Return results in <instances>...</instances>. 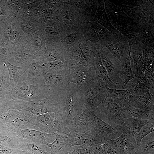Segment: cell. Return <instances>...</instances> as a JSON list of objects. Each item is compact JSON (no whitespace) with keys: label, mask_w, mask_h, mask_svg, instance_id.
Returning a JSON list of instances; mask_svg holds the SVG:
<instances>
[{"label":"cell","mask_w":154,"mask_h":154,"mask_svg":"<svg viewBox=\"0 0 154 154\" xmlns=\"http://www.w3.org/2000/svg\"><path fill=\"white\" fill-rule=\"evenodd\" d=\"M104 1L105 11L112 25L126 38L131 45L142 35L147 24L131 19L112 1Z\"/></svg>","instance_id":"1"},{"label":"cell","mask_w":154,"mask_h":154,"mask_svg":"<svg viewBox=\"0 0 154 154\" xmlns=\"http://www.w3.org/2000/svg\"><path fill=\"white\" fill-rule=\"evenodd\" d=\"M128 17L137 22L154 25V4L149 0L112 1Z\"/></svg>","instance_id":"2"},{"label":"cell","mask_w":154,"mask_h":154,"mask_svg":"<svg viewBox=\"0 0 154 154\" xmlns=\"http://www.w3.org/2000/svg\"><path fill=\"white\" fill-rule=\"evenodd\" d=\"M6 106L10 109L19 111H28L34 115H39L49 112L58 113L59 103L56 93L41 100L30 101L15 100L9 103Z\"/></svg>","instance_id":"3"},{"label":"cell","mask_w":154,"mask_h":154,"mask_svg":"<svg viewBox=\"0 0 154 154\" xmlns=\"http://www.w3.org/2000/svg\"><path fill=\"white\" fill-rule=\"evenodd\" d=\"M50 96L38 85L33 86L27 83L23 74L16 86L9 93L0 98V102L5 106L17 100L30 101L43 99Z\"/></svg>","instance_id":"4"},{"label":"cell","mask_w":154,"mask_h":154,"mask_svg":"<svg viewBox=\"0 0 154 154\" xmlns=\"http://www.w3.org/2000/svg\"><path fill=\"white\" fill-rule=\"evenodd\" d=\"M77 92L76 85L70 83L57 92L59 103L58 113L67 126L76 115L80 104Z\"/></svg>","instance_id":"5"},{"label":"cell","mask_w":154,"mask_h":154,"mask_svg":"<svg viewBox=\"0 0 154 154\" xmlns=\"http://www.w3.org/2000/svg\"><path fill=\"white\" fill-rule=\"evenodd\" d=\"M77 94L80 103L93 111L107 96L106 88L101 86L95 78L80 87Z\"/></svg>","instance_id":"6"},{"label":"cell","mask_w":154,"mask_h":154,"mask_svg":"<svg viewBox=\"0 0 154 154\" xmlns=\"http://www.w3.org/2000/svg\"><path fill=\"white\" fill-rule=\"evenodd\" d=\"M34 116L36 122V130L48 133H61L67 135L70 133V131L58 113L49 112Z\"/></svg>","instance_id":"7"},{"label":"cell","mask_w":154,"mask_h":154,"mask_svg":"<svg viewBox=\"0 0 154 154\" xmlns=\"http://www.w3.org/2000/svg\"><path fill=\"white\" fill-rule=\"evenodd\" d=\"M93 112L96 116L109 124L117 127L124 126V120L121 116L119 106L107 95Z\"/></svg>","instance_id":"8"},{"label":"cell","mask_w":154,"mask_h":154,"mask_svg":"<svg viewBox=\"0 0 154 154\" xmlns=\"http://www.w3.org/2000/svg\"><path fill=\"white\" fill-rule=\"evenodd\" d=\"M99 48H107L113 56L124 65L130 50L129 42L126 38L120 33L111 38L102 40L97 43Z\"/></svg>","instance_id":"9"},{"label":"cell","mask_w":154,"mask_h":154,"mask_svg":"<svg viewBox=\"0 0 154 154\" xmlns=\"http://www.w3.org/2000/svg\"><path fill=\"white\" fill-rule=\"evenodd\" d=\"M93 111L80 104L77 112L67 126L70 131L78 133H85L94 126Z\"/></svg>","instance_id":"10"},{"label":"cell","mask_w":154,"mask_h":154,"mask_svg":"<svg viewBox=\"0 0 154 154\" xmlns=\"http://www.w3.org/2000/svg\"><path fill=\"white\" fill-rule=\"evenodd\" d=\"M108 135L100 129L94 127L83 133H78L70 131L67 135L69 147L75 145L90 147L102 143Z\"/></svg>","instance_id":"11"},{"label":"cell","mask_w":154,"mask_h":154,"mask_svg":"<svg viewBox=\"0 0 154 154\" xmlns=\"http://www.w3.org/2000/svg\"><path fill=\"white\" fill-rule=\"evenodd\" d=\"M124 127L123 133L119 137L111 139L108 136L102 143L108 145L119 154H134L137 151L139 146L134 137Z\"/></svg>","instance_id":"12"},{"label":"cell","mask_w":154,"mask_h":154,"mask_svg":"<svg viewBox=\"0 0 154 154\" xmlns=\"http://www.w3.org/2000/svg\"><path fill=\"white\" fill-rule=\"evenodd\" d=\"M81 27L85 39L96 45L100 40L110 39L114 36L106 28L94 21L86 22Z\"/></svg>","instance_id":"13"},{"label":"cell","mask_w":154,"mask_h":154,"mask_svg":"<svg viewBox=\"0 0 154 154\" xmlns=\"http://www.w3.org/2000/svg\"><path fill=\"white\" fill-rule=\"evenodd\" d=\"M69 76L48 72L38 85L49 96L64 88L68 84Z\"/></svg>","instance_id":"14"},{"label":"cell","mask_w":154,"mask_h":154,"mask_svg":"<svg viewBox=\"0 0 154 154\" xmlns=\"http://www.w3.org/2000/svg\"><path fill=\"white\" fill-rule=\"evenodd\" d=\"M102 63L112 81L115 84L118 82L120 72L123 65L105 47L99 49Z\"/></svg>","instance_id":"15"},{"label":"cell","mask_w":154,"mask_h":154,"mask_svg":"<svg viewBox=\"0 0 154 154\" xmlns=\"http://www.w3.org/2000/svg\"><path fill=\"white\" fill-rule=\"evenodd\" d=\"M45 62L44 59L35 58L24 74L27 83L33 86L41 83L44 76L48 73Z\"/></svg>","instance_id":"16"},{"label":"cell","mask_w":154,"mask_h":154,"mask_svg":"<svg viewBox=\"0 0 154 154\" xmlns=\"http://www.w3.org/2000/svg\"><path fill=\"white\" fill-rule=\"evenodd\" d=\"M7 129L18 139H25L32 141L43 143L46 141L52 142L56 139L54 133H44L31 129Z\"/></svg>","instance_id":"17"},{"label":"cell","mask_w":154,"mask_h":154,"mask_svg":"<svg viewBox=\"0 0 154 154\" xmlns=\"http://www.w3.org/2000/svg\"><path fill=\"white\" fill-rule=\"evenodd\" d=\"M95 76L93 66L86 67L78 65L69 76V83L75 84L78 90L82 86L94 80Z\"/></svg>","instance_id":"18"},{"label":"cell","mask_w":154,"mask_h":154,"mask_svg":"<svg viewBox=\"0 0 154 154\" xmlns=\"http://www.w3.org/2000/svg\"><path fill=\"white\" fill-rule=\"evenodd\" d=\"M27 38L16 18H14L12 23L9 39L6 45L9 51L14 52L21 48L25 47L27 43Z\"/></svg>","instance_id":"19"},{"label":"cell","mask_w":154,"mask_h":154,"mask_svg":"<svg viewBox=\"0 0 154 154\" xmlns=\"http://www.w3.org/2000/svg\"><path fill=\"white\" fill-rule=\"evenodd\" d=\"M25 47L33 53L35 58L44 59L46 50V41L39 30L27 37Z\"/></svg>","instance_id":"20"},{"label":"cell","mask_w":154,"mask_h":154,"mask_svg":"<svg viewBox=\"0 0 154 154\" xmlns=\"http://www.w3.org/2000/svg\"><path fill=\"white\" fill-rule=\"evenodd\" d=\"M60 14L61 22L67 29L74 27H80L86 22L83 19L79 13L69 4L64 3Z\"/></svg>","instance_id":"21"},{"label":"cell","mask_w":154,"mask_h":154,"mask_svg":"<svg viewBox=\"0 0 154 154\" xmlns=\"http://www.w3.org/2000/svg\"><path fill=\"white\" fill-rule=\"evenodd\" d=\"M143 44L141 77L145 76H154V41H145Z\"/></svg>","instance_id":"22"},{"label":"cell","mask_w":154,"mask_h":154,"mask_svg":"<svg viewBox=\"0 0 154 154\" xmlns=\"http://www.w3.org/2000/svg\"><path fill=\"white\" fill-rule=\"evenodd\" d=\"M36 126L34 115L29 112L23 111H20L18 116L13 120L2 126L8 129L36 130Z\"/></svg>","instance_id":"23"},{"label":"cell","mask_w":154,"mask_h":154,"mask_svg":"<svg viewBox=\"0 0 154 154\" xmlns=\"http://www.w3.org/2000/svg\"><path fill=\"white\" fill-rule=\"evenodd\" d=\"M95 72V79L102 87L114 88L116 84L110 78L101 61L99 48L93 65Z\"/></svg>","instance_id":"24"},{"label":"cell","mask_w":154,"mask_h":154,"mask_svg":"<svg viewBox=\"0 0 154 154\" xmlns=\"http://www.w3.org/2000/svg\"><path fill=\"white\" fill-rule=\"evenodd\" d=\"M35 58L33 53L25 47H23L14 52H10L7 59L11 64L19 67L28 66Z\"/></svg>","instance_id":"25"},{"label":"cell","mask_w":154,"mask_h":154,"mask_svg":"<svg viewBox=\"0 0 154 154\" xmlns=\"http://www.w3.org/2000/svg\"><path fill=\"white\" fill-rule=\"evenodd\" d=\"M66 51L61 41H46L44 60L48 62L64 60Z\"/></svg>","instance_id":"26"},{"label":"cell","mask_w":154,"mask_h":154,"mask_svg":"<svg viewBox=\"0 0 154 154\" xmlns=\"http://www.w3.org/2000/svg\"><path fill=\"white\" fill-rule=\"evenodd\" d=\"M153 92L149 89L147 93L140 95H130L128 99V104L133 107L143 110L154 111V97Z\"/></svg>","instance_id":"27"},{"label":"cell","mask_w":154,"mask_h":154,"mask_svg":"<svg viewBox=\"0 0 154 154\" xmlns=\"http://www.w3.org/2000/svg\"><path fill=\"white\" fill-rule=\"evenodd\" d=\"M67 29L63 25L50 26L41 24L39 31L46 41H62L66 35Z\"/></svg>","instance_id":"28"},{"label":"cell","mask_w":154,"mask_h":154,"mask_svg":"<svg viewBox=\"0 0 154 154\" xmlns=\"http://www.w3.org/2000/svg\"><path fill=\"white\" fill-rule=\"evenodd\" d=\"M143 46V43L137 40L129 46L133 66V73L134 76L139 78L142 75Z\"/></svg>","instance_id":"29"},{"label":"cell","mask_w":154,"mask_h":154,"mask_svg":"<svg viewBox=\"0 0 154 154\" xmlns=\"http://www.w3.org/2000/svg\"><path fill=\"white\" fill-rule=\"evenodd\" d=\"M86 40L84 37L74 45L66 50L64 60L71 73L78 64Z\"/></svg>","instance_id":"30"},{"label":"cell","mask_w":154,"mask_h":154,"mask_svg":"<svg viewBox=\"0 0 154 154\" xmlns=\"http://www.w3.org/2000/svg\"><path fill=\"white\" fill-rule=\"evenodd\" d=\"M119 107L120 115L123 119L131 117L143 119L154 118V111L143 110L129 104Z\"/></svg>","instance_id":"31"},{"label":"cell","mask_w":154,"mask_h":154,"mask_svg":"<svg viewBox=\"0 0 154 154\" xmlns=\"http://www.w3.org/2000/svg\"><path fill=\"white\" fill-rule=\"evenodd\" d=\"M20 149L23 154H50V149L43 143L26 139H19Z\"/></svg>","instance_id":"32"},{"label":"cell","mask_w":154,"mask_h":154,"mask_svg":"<svg viewBox=\"0 0 154 154\" xmlns=\"http://www.w3.org/2000/svg\"><path fill=\"white\" fill-rule=\"evenodd\" d=\"M55 140L51 143L46 141L44 143L50 149V154H68V146L67 135L65 134L54 133Z\"/></svg>","instance_id":"33"},{"label":"cell","mask_w":154,"mask_h":154,"mask_svg":"<svg viewBox=\"0 0 154 154\" xmlns=\"http://www.w3.org/2000/svg\"><path fill=\"white\" fill-rule=\"evenodd\" d=\"M91 21H94L104 27L114 36H117L120 33L111 23L105 11L104 0H98L97 11Z\"/></svg>","instance_id":"34"},{"label":"cell","mask_w":154,"mask_h":154,"mask_svg":"<svg viewBox=\"0 0 154 154\" xmlns=\"http://www.w3.org/2000/svg\"><path fill=\"white\" fill-rule=\"evenodd\" d=\"M98 49L97 45L90 41L86 40L78 65L86 67L92 66Z\"/></svg>","instance_id":"35"},{"label":"cell","mask_w":154,"mask_h":154,"mask_svg":"<svg viewBox=\"0 0 154 154\" xmlns=\"http://www.w3.org/2000/svg\"><path fill=\"white\" fill-rule=\"evenodd\" d=\"M123 120L125 127L133 137L136 133L139 132L143 127L147 126L154 127V118L143 119L131 117Z\"/></svg>","instance_id":"36"},{"label":"cell","mask_w":154,"mask_h":154,"mask_svg":"<svg viewBox=\"0 0 154 154\" xmlns=\"http://www.w3.org/2000/svg\"><path fill=\"white\" fill-rule=\"evenodd\" d=\"M94 127L104 132L111 139H115L119 137L124 130V126L120 127L113 126L106 123L95 115L94 117Z\"/></svg>","instance_id":"37"},{"label":"cell","mask_w":154,"mask_h":154,"mask_svg":"<svg viewBox=\"0 0 154 154\" xmlns=\"http://www.w3.org/2000/svg\"><path fill=\"white\" fill-rule=\"evenodd\" d=\"M131 57L129 50L128 57L125 60L124 65L120 74L119 81L116 84V88L119 90H125L127 83L134 77L131 67Z\"/></svg>","instance_id":"38"},{"label":"cell","mask_w":154,"mask_h":154,"mask_svg":"<svg viewBox=\"0 0 154 154\" xmlns=\"http://www.w3.org/2000/svg\"><path fill=\"white\" fill-rule=\"evenodd\" d=\"M16 18L21 28L27 36L31 35L39 30L40 24L31 16H24Z\"/></svg>","instance_id":"39"},{"label":"cell","mask_w":154,"mask_h":154,"mask_svg":"<svg viewBox=\"0 0 154 154\" xmlns=\"http://www.w3.org/2000/svg\"><path fill=\"white\" fill-rule=\"evenodd\" d=\"M82 25L80 27H74L67 29L66 36L61 41L66 50L69 49L84 37Z\"/></svg>","instance_id":"40"},{"label":"cell","mask_w":154,"mask_h":154,"mask_svg":"<svg viewBox=\"0 0 154 154\" xmlns=\"http://www.w3.org/2000/svg\"><path fill=\"white\" fill-rule=\"evenodd\" d=\"M9 9V16L13 19L25 16L26 0H4Z\"/></svg>","instance_id":"41"},{"label":"cell","mask_w":154,"mask_h":154,"mask_svg":"<svg viewBox=\"0 0 154 154\" xmlns=\"http://www.w3.org/2000/svg\"><path fill=\"white\" fill-rule=\"evenodd\" d=\"M3 61L8 70L10 78V88L12 89L16 86L20 78L26 71L28 66H17L11 64L5 59L3 60Z\"/></svg>","instance_id":"42"},{"label":"cell","mask_w":154,"mask_h":154,"mask_svg":"<svg viewBox=\"0 0 154 154\" xmlns=\"http://www.w3.org/2000/svg\"><path fill=\"white\" fill-rule=\"evenodd\" d=\"M13 19L9 16L0 17V40L5 46L9 41Z\"/></svg>","instance_id":"43"},{"label":"cell","mask_w":154,"mask_h":154,"mask_svg":"<svg viewBox=\"0 0 154 154\" xmlns=\"http://www.w3.org/2000/svg\"><path fill=\"white\" fill-rule=\"evenodd\" d=\"M0 145L20 149L19 139L8 129L0 126Z\"/></svg>","instance_id":"44"},{"label":"cell","mask_w":154,"mask_h":154,"mask_svg":"<svg viewBox=\"0 0 154 154\" xmlns=\"http://www.w3.org/2000/svg\"><path fill=\"white\" fill-rule=\"evenodd\" d=\"M115 84L114 88H106L107 96L114 100L119 106L129 104L128 99L130 95L127 90L117 89L116 84Z\"/></svg>","instance_id":"45"},{"label":"cell","mask_w":154,"mask_h":154,"mask_svg":"<svg viewBox=\"0 0 154 154\" xmlns=\"http://www.w3.org/2000/svg\"><path fill=\"white\" fill-rule=\"evenodd\" d=\"M149 89H150L139 78L134 76L127 83L125 88L130 95L137 96L147 93Z\"/></svg>","instance_id":"46"},{"label":"cell","mask_w":154,"mask_h":154,"mask_svg":"<svg viewBox=\"0 0 154 154\" xmlns=\"http://www.w3.org/2000/svg\"><path fill=\"white\" fill-rule=\"evenodd\" d=\"M45 66L48 72L69 76L71 72L64 60L45 62Z\"/></svg>","instance_id":"47"},{"label":"cell","mask_w":154,"mask_h":154,"mask_svg":"<svg viewBox=\"0 0 154 154\" xmlns=\"http://www.w3.org/2000/svg\"><path fill=\"white\" fill-rule=\"evenodd\" d=\"M98 0H84L83 12L81 15L85 22L91 21L97 11Z\"/></svg>","instance_id":"48"},{"label":"cell","mask_w":154,"mask_h":154,"mask_svg":"<svg viewBox=\"0 0 154 154\" xmlns=\"http://www.w3.org/2000/svg\"><path fill=\"white\" fill-rule=\"evenodd\" d=\"M137 152L139 154H154V132L150 133L142 140Z\"/></svg>","instance_id":"49"},{"label":"cell","mask_w":154,"mask_h":154,"mask_svg":"<svg viewBox=\"0 0 154 154\" xmlns=\"http://www.w3.org/2000/svg\"><path fill=\"white\" fill-rule=\"evenodd\" d=\"M19 112L10 109L0 102V126H3L12 121L17 117Z\"/></svg>","instance_id":"50"},{"label":"cell","mask_w":154,"mask_h":154,"mask_svg":"<svg viewBox=\"0 0 154 154\" xmlns=\"http://www.w3.org/2000/svg\"><path fill=\"white\" fill-rule=\"evenodd\" d=\"M54 10L46 3L45 0H41L40 4L31 16L41 25L43 23L45 17Z\"/></svg>","instance_id":"51"},{"label":"cell","mask_w":154,"mask_h":154,"mask_svg":"<svg viewBox=\"0 0 154 154\" xmlns=\"http://www.w3.org/2000/svg\"><path fill=\"white\" fill-rule=\"evenodd\" d=\"M11 90L9 76L7 67L0 74V98L7 95Z\"/></svg>","instance_id":"52"},{"label":"cell","mask_w":154,"mask_h":154,"mask_svg":"<svg viewBox=\"0 0 154 154\" xmlns=\"http://www.w3.org/2000/svg\"><path fill=\"white\" fill-rule=\"evenodd\" d=\"M154 131V128L145 126L142 127L138 133H136L133 137L138 146L140 145L141 141L143 138Z\"/></svg>","instance_id":"53"},{"label":"cell","mask_w":154,"mask_h":154,"mask_svg":"<svg viewBox=\"0 0 154 154\" xmlns=\"http://www.w3.org/2000/svg\"><path fill=\"white\" fill-rule=\"evenodd\" d=\"M68 154H91L89 147L75 145L70 147Z\"/></svg>","instance_id":"54"},{"label":"cell","mask_w":154,"mask_h":154,"mask_svg":"<svg viewBox=\"0 0 154 154\" xmlns=\"http://www.w3.org/2000/svg\"><path fill=\"white\" fill-rule=\"evenodd\" d=\"M64 2L65 4L72 5L80 15L82 14L84 8V0H67L66 1Z\"/></svg>","instance_id":"55"},{"label":"cell","mask_w":154,"mask_h":154,"mask_svg":"<svg viewBox=\"0 0 154 154\" xmlns=\"http://www.w3.org/2000/svg\"><path fill=\"white\" fill-rule=\"evenodd\" d=\"M45 0L46 3L54 10L60 12L63 8L64 3L62 0Z\"/></svg>","instance_id":"56"},{"label":"cell","mask_w":154,"mask_h":154,"mask_svg":"<svg viewBox=\"0 0 154 154\" xmlns=\"http://www.w3.org/2000/svg\"><path fill=\"white\" fill-rule=\"evenodd\" d=\"M0 154H23L20 149L12 148L0 145Z\"/></svg>","instance_id":"57"},{"label":"cell","mask_w":154,"mask_h":154,"mask_svg":"<svg viewBox=\"0 0 154 154\" xmlns=\"http://www.w3.org/2000/svg\"><path fill=\"white\" fill-rule=\"evenodd\" d=\"M89 147L91 154H105L101 143L94 144Z\"/></svg>","instance_id":"58"},{"label":"cell","mask_w":154,"mask_h":154,"mask_svg":"<svg viewBox=\"0 0 154 154\" xmlns=\"http://www.w3.org/2000/svg\"><path fill=\"white\" fill-rule=\"evenodd\" d=\"M10 53L6 46L0 45V62L4 59L7 60Z\"/></svg>","instance_id":"59"},{"label":"cell","mask_w":154,"mask_h":154,"mask_svg":"<svg viewBox=\"0 0 154 154\" xmlns=\"http://www.w3.org/2000/svg\"><path fill=\"white\" fill-rule=\"evenodd\" d=\"M9 15L8 8L4 0H0V17L4 15L9 16Z\"/></svg>","instance_id":"60"},{"label":"cell","mask_w":154,"mask_h":154,"mask_svg":"<svg viewBox=\"0 0 154 154\" xmlns=\"http://www.w3.org/2000/svg\"><path fill=\"white\" fill-rule=\"evenodd\" d=\"M103 148L105 154H119L115 150L106 144L102 143Z\"/></svg>","instance_id":"61"},{"label":"cell","mask_w":154,"mask_h":154,"mask_svg":"<svg viewBox=\"0 0 154 154\" xmlns=\"http://www.w3.org/2000/svg\"><path fill=\"white\" fill-rule=\"evenodd\" d=\"M6 68L7 67L4 62H0V74H1Z\"/></svg>","instance_id":"62"},{"label":"cell","mask_w":154,"mask_h":154,"mask_svg":"<svg viewBox=\"0 0 154 154\" xmlns=\"http://www.w3.org/2000/svg\"><path fill=\"white\" fill-rule=\"evenodd\" d=\"M0 45H4L1 41L0 40Z\"/></svg>","instance_id":"63"},{"label":"cell","mask_w":154,"mask_h":154,"mask_svg":"<svg viewBox=\"0 0 154 154\" xmlns=\"http://www.w3.org/2000/svg\"><path fill=\"white\" fill-rule=\"evenodd\" d=\"M134 154H139L137 151Z\"/></svg>","instance_id":"64"}]
</instances>
